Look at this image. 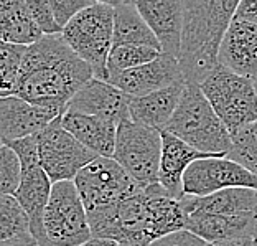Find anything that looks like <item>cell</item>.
I'll return each instance as SVG.
<instances>
[{
    "label": "cell",
    "mask_w": 257,
    "mask_h": 246,
    "mask_svg": "<svg viewBox=\"0 0 257 246\" xmlns=\"http://www.w3.org/2000/svg\"><path fill=\"white\" fill-rule=\"evenodd\" d=\"M91 78H94L91 64L61 33H50L27 48L14 95L64 114L71 98Z\"/></svg>",
    "instance_id": "1"
},
{
    "label": "cell",
    "mask_w": 257,
    "mask_h": 246,
    "mask_svg": "<svg viewBox=\"0 0 257 246\" xmlns=\"http://www.w3.org/2000/svg\"><path fill=\"white\" fill-rule=\"evenodd\" d=\"M94 238H110L149 246L168 233L186 228V213L180 198L160 184H152L112 207L87 213Z\"/></svg>",
    "instance_id": "2"
},
{
    "label": "cell",
    "mask_w": 257,
    "mask_h": 246,
    "mask_svg": "<svg viewBox=\"0 0 257 246\" xmlns=\"http://www.w3.org/2000/svg\"><path fill=\"white\" fill-rule=\"evenodd\" d=\"M163 131L211 155H227L232 145L229 129L204 96L201 86L195 83H186L178 108Z\"/></svg>",
    "instance_id": "3"
},
{
    "label": "cell",
    "mask_w": 257,
    "mask_h": 246,
    "mask_svg": "<svg viewBox=\"0 0 257 246\" xmlns=\"http://www.w3.org/2000/svg\"><path fill=\"white\" fill-rule=\"evenodd\" d=\"M200 86L231 134L257 121L255 78L237 74L218 63Z\"/></svg>",
    "instance_id": "4"
},
{
    "label": "cell",
    "mask_w": 257,
    "mask_h": 246,
    "mask_svg": "<svg viewBox=\"0 0 257 246\" xmlns=\"http://www.w3.org/2000/svg\"><path fill=\"white\" fill-rule=\"evenodd\" d=\"M61 35L76 53L91 64L96 78L107 81V60L114 45V7L91 5L69 20Z\"/></svg>",
    "instance_id": "5"
},
{
    "label": "cell",
    "mask_w": 257,
    "mask_h": 246,
    "mask_svg": "<svg viewBox=\"0 0 257 246\" xmlns=\"http://www.w3.org/2000/svg\"><path fill=\"white\" fill-rule=\"evenodd\" d=\"M43 226L51 246H81L92 238L87 210L74 180L53 184Z\"/></svg>",
    "instance_id": "6"
},
{
    "label": "cell",
    "mask_w": 257,
    "mask_h": 246,
    "mask_svg": "<svg viewBox=\"0 0 257 246\" xmlns=\"http://www.w3.org/2000/svg\"><path fill=\"white\" fill-rule=\"evenodd\" d=\"M162 129L127 119L117 127L114 159L144 187L159 184L162 162Z\"/></svg>",
    "instance_id": "7"
},
{
    "label": "cell",
    "mask_w": 257,
    "mask_h": 246,
    "mask_svg": "<svg viewBox=\"0 0 257 246\" xmlns=\"http://www.w3.org/2000/svg\"><path fill=\"white\" fill-rule=\"evenodd\" d=\"M87 213L112 207L144 189L114 157H97L74 179Z\"/></svg>",
    "instance_id": "8"
},
{
    "label": "cell",
    "mask_w": 257,
    "mask_h": 246,
    "mask_svg": "<svg viewBox=\"0 0 257 246\" xmlns=\"http://www.w3.org/2000/svg\"><path fill=\"white\" fill-rule=\"evenodd\" d=\"M61 118H56L37 134L40 162L53 184L74 180L87 163L99 157L63 126Z\"/></svg>",
    "instance_id": "9"
},
{
    "label": "cell",
    "mask_w": 257,
    "mask_h": 246,
    "mask_svg": "<svg viewBox=\"0 0 257 246\" xmlns=\"http://www.w3.org/2000/svg\"><path fill=\"white\" fill-rule=\"evenodd\" d=\"M231 187L257 190V175L227 155L201 157L186 169L183 177V195L204 197Z\"/></svg>",
    "instance_id": "10"
},
{
    "label": "cell",
    "mask_w": 257,
    "mask_h": 246,
    "mask_svg": "<svg viewBox=\"0 0 257 246\" xmlns=\"http://www.w3.org/2000/svg\"><path fill=\"white\" fill-rule=\"evenodd\" d=\"M107 81L127 93L128 96L136 98L173 85L186 83V78L178 58L162 53L150 63L109 74Z\"/></svg>",
    "instance_id": "11"
},
{
    "label": "cell",
    "mask_w": 257,
    "mask_h": 246,
    "mask_svg": "<svg viewBox=\"0 0 257 246\" xmlns=\"http://www.w3.org/2000/svg\"><path fill=\"white\" fill-rule=\"evenodd\" d=\"M131 99L127 93L106 79L91 78L68 103L66 111L83 113L120 124L131 119Z\"/></svg>",
    "instance_id": "12"
},
{
    "label": "cell",
    "mask_w": 257,
    "mask_h": 246,
    "mask_svg": "<svg viewBox=\"0 0 257 246\" xmlns=\"http://www.w3.org/2000/svg\"><path fill=\"white\" fill-rule=\"evenodd\" d=\"M63 116L58 109L33 104L15 95L0 99V137L2 144H10L17 139L35 136L40 131Z\"/></svg>",
    "instance_id": "13"
},
{
    "label": "cell",
    "mask_w": 257,
    "mask_h": 246,
    "mask_svg": "<svg viewBox=\"0 0 257 246\" xmlns=\"http://www.w3.org/2000/svg\"><path fill=\"white\" fill-rule=\"evenodd\" d=\"M136 5L159 38L163 53L180 58L185 25V0H137Z\"/></svg>",
    "instance_id": "14"
},
{
    "label": "cell",
    "mask_w": 257,
    "mask_h": 246,
    "mask_svg": "<svg viewBox=\"0 0 257 246\" xmlns=\"http://www.w3.org/2000/svg\"><path fill=\"white\" fill-rule=\"evenodd\" d=\"M218 63L237 74L257 78V23L232 19L221 40Z\"/></svg>",
    "instance_id": "15"
},
{
    "label": "cell",
    "mask_w": 257,
    "mask_h": 246,
    "mask_svg": "<svg viewBox=\"0 0 257 246\" xmlns=\"http://www.w3.org/2000/svg\"><path fill=\"white\" fill-rule=\"evenodd\" d=\"M22 182L14 195L30 216L32 233L35 238L42 243V246H51L45 233L43 218L51 197V190H53V180L45 172L42 162L22 166Z\"/></svg>",
    "instance_id": "16"
},
{
    "label": "cell",
    "mask_w": 257,
    "mask_h": 246,
    "mask_svg": "<svg viewBox=\"0 0 257 246\" xmlns=\"http://www.w3.org/2000/svg\"><path fill=\"white\" fill-rule=\"evenodd\" d=\"M162 162H160V174L159 184L165 189L172 197L182 198L183 197V177L186 169L195 160L201 157L211 155L191 147L185 140L173 136L172 132L162 129Z\"/></svg>",
    "instance_id": "17"
},
{
    "label": "cell",
    "mask_w": 257,
    "mask_h": 246,
    "mask_svg": "<svg viewBox=\"0 0 257 246\" xmlns=\"http://www.w3.org/2000/svg\"><path fill=\"white\" fill-rule=\"evenodd\" d=\"M257 213L250 215H213L186 213V230L196 233L209 243L236 238H254Z\"/></svg>",
    "instance_id": "18"
},
{
    "label": "cell",
    "mask_w": 257,
    "mask_h": 246,
    "mask_svg": "<svg viewBox=\"0 0 257 246\" xmlns=\"http://www.w3.org/2000/svg\"><path fill=\"white\" fill-rule=\"evenodd\" d=\"M185 213L201 212L213 215H250L257 213V190L247 187H231L211 195H183Z\"/></svg>",
    "instance_id": "19"
},
{
    "label": "cell",
    "mask_w": 257,
    "mask_h": 246,
    "mask_svg": "<svg viewBox=\"0 0 257 246\" xmlns=\"http://www.w3.org/2000/svg\"><path fill=\"white\" fill-rule=\"evenodd\" d=\"M63 126L99 157H112L117 139V124L96 116L66 111L63 114Z\"/></svg>",
    "instance_id": "20"
},
{
    "label": "cell",
    "mask_w": 257,
    "mask_h": 246,
    "mask_svg": "<svg viewBox=\"0 0 257 246\" xmlns=\"http://www.w3.org/2000/svg\"><path fill=\"white\" fill-rule=\"evenodd\" d=\"M186 83L173 85L163 90L131 99V119L139 124L163 129L178 108Z\"/></svg>",
    "instance_id": "21"
},
{
    "label": "cell",
    "mask_w": 257,
    "mask_h": 246,
    "mask_svg": "<svg viewBox=\"0 0 257 246\" xmlns=\"http://www.w3.org/2000/svg\"><path fill=\"white\" fill-rule=\"evenodd\" d=\"M43 30L23 0H0V38L2 42L30 46L43 38Z\"/></svg>",
    "instance_id": "22"
},
{
    "label": "cell",
    "mask_w": 257,
    "mask_h": 246,
    "mask_svg": "<svg viewBox=\"0 0 257 246\" xmlns=\"http://www.w3.org/2000/svg\"><path fill=\"white\" fill-rule=\"evenodd\" d=\"M147 45L162 50V45L134 2L114 7V45ZM163 53V51H162Z\"/></svg>",
    "instance_id": "23"
},
{
    "label": "cell",
    "mask_w": 257,
    "mask_h": 246,
    "mask_svg": "<svg viewBox=\"0 0 257 246\" xmlns=\"http://www.w3.org/2000/svg\"><path fill=\"white\" fill-rule=\"evenodd\" d=\"M162 55V50L147 45H117L112 46L107 60L109 74L124 71V69L137 68L140 64L154 61ZM109 78V76H107Z\"/></svg>",
    "instance_id": "24"
},
{
    "label": "cell",
    "mask_w": 257,
    "mask_h": 246,
    "mask_svg": "<svg viewBox=\"0 0 257 246\" xmlns=\"http://www.w3.org/2000/svg\"><path fill=\"white\" fill-rule=\"evenodd\" d=\"M32 231L30 216L17 200L15 195H0V239L14 238Z\"/></svg>",
    "instance_id": "25"
},
{
    "label": "cell",
    "mask_w": 257,
    "mask_h": 246,
    "mask_svg": "<svg viewBox=\"0 0 257 246\" xmlns=\"http://www.w3.org/2000/svg\"><path fill=\"white\" fill-rule=\"evenodd\" d=\"M28 46L15 45L9 42L0 43V95L12 96L19 79L23 58Z\"/></svg>",
    "instance_id": "26"
},
{
    "label": "cell",
    "mask_w": 257,
    "mask_h": 246,
    "mask_svg": "<svg viewBox=\"0 0 257 246\" xmlns=\"http://www.w3.org/2000/svg\"><path fill=\"white\" fill-rule=\"evenodd\" d=\"M227 157L257 175V121L232 134V145Z\"/></svg>",
    "instance_id": "27"
},
{
    "label": "cell",
    "mask_w": 257,
    "mask_h": 246,
    "mask_svg": "<svg viewBox=\"0 0 257 246\" xmlns=\"http://www.w3.org/2000/svg\"><path fill=\"white\" fill-rule=\"evenodd\" d=\"M22 162L17 152L7 144L0 147V193L14 195L22 182Z\"/></svg>",
    "instance_id": "28"
},
{
    "label": "cell",
    "mask_w": 257,
    "mask_h": 246,
    "mask_svg": "<svg viewBox=\"0 0 257 246\" xmlns=\"http://www.w3.org/2000/svg\"><path fill=\"white\" fill-rule=\"evenodd\" d=\"M23 2H25L27 9L30 10L32 17L40 25V28H42L45 35L63 32V28L58 25V22L53 15L50 0H23Z\"/></svg>",
    "instance_id": "29"
},
{
    "label": "cell",
    "mask_w": 257,
    "mask_h": 246,
    "mask_svg": "<svg viewBox=\"0 0 257 246\" xmlns=\"http://www.w3.org/2000/svg\"><path fill=\"white\" fill-rule=\"evenodd\" d=\"M94 4H97L96 0H50L53 15L61 28L66 27L69 20L74 19L79 12H83Z\"/></svg>",
    "instance_id": "30"
},
{
    "label": "cell",
    "mask_w": 257,
    "mask_h": 246,
    "mask_svg": "<svg viewBox=\"0 0 257 246\" xmlns=\"http://www.w3.org/2000/svg\"><path fill=\"white\" fill-rule=\"evenodd\" d=\"M149 246H214V244L206 241L201 236H198L196 233L183 228V230L168 233V235L155 239Z\"/></svg>",
    "instance_id": "31"
},
{
    "label": "cell",
    "mask_w": 257,
    "mask_h": 246,
    "mask_svg": "<svg viewBox=\"0 0 257 246\" xmlns=\"http://www.w3.org/2000/svg\"><path fill=\"white\" fill-rule=\"evenodd\" d=\"M234 19L257 23V0H241V4H239V7L236 10Z\"/></svg>",
    "instance_id": "32"
},
{
    "label": "cell",
    "mask_w": 257,
    "mask_h": 246,
    "mask_svg": "<svg viewBox=\"0 0 257 246\" xmlns=\"http://www.w3.org/2000/svg\"><path fill=\"white\" fill-rule=\"evenodd\" d=\"M0 246H42V243L38 241L32 231L22 233V235H17L14 238L9 239H2Z\"/></svg>",
    "instance_id": "33"
},
{
    "label": "cell",
    "mask_w": 257,
    "mask_h": 246,
    "mask_svg": "<svg viewBox=\"0 0 257 246\" xmlns=\"http://www.w3.org/2000/svg\"><path fill=\"white\" fill-rule=\"evenodd\" d=\"M81 246H139V244L117 241V239H110V238H94V236H92L89 241L81 244Z\"/></svg>",
    "instance_id": "34"
},
{
    "label": "cell",
    "mask_w": 257,
    "mask_h": 246,
    "mask_svg": "<svg viewBox=\"0 0 257 246\" xmlns=\"http://www.w3.org/2000/svg\"><path fill=\"white\" fill-rule=\"evenodd\" d=\"M214 246H255V238H236L226 239V241H218Z\"/></svg>",
    "instance_id": "35"
},
{
    "label": "cell",
    "mask_w": 257,
    "mask_h": 246,
    "mask_svg": "<svg viewBox=\"0 0 257 246\" xmlns=\"http://www.w3.org/2000/svg\"><path fill=\"white\" fill-rule=\"evenodd\" d=\"M97 4H106V5H110V7H117L122 2H125V0H96Z\"/></svg>",
    "instance_id": "36"
},
{
    "label": "cell",
    "mask_w": 257,
    "mask_h": 246,
    "mask_svg": "<svg viewBox=\"0 0 257 246\" xmlns=\"http://www.w3.org/2000/svg\"><path fill=\"white\" fill-rule=\"evenodd\" d=\"M254 238H255V241H257V221H255V235H254Z\"/></svg>",
    "instance_id": "37"
},
{
    "label": "cell",
    "mask_w": 257,
    "mask_h": 246,
    "mask_svg": "<svg viewBox=\"0 0 257 246\" xmlns=\"http://www.w3.org/2000/svg\"><path fill=\"white\" fill-rule=\"evenodd\" d=\"M128 2H134V4H136V2H137V0H128Z\"/></svg>",
    "instance_id": "38"
},
{
    "label": "cell",
    "mask_w": 257,
    "mask_h": 246,
    "mask_svg": "<svg viewBox=\"0 0 257 246\" xmlns=\"http://www.w3.org/2000/svg\"><path fill=\"white\" fill-rule=\"evenodd\" d=\"M255 86H257V78H255Z\"/></svg>",
    "instance_id": "39"
},
{
    "label": "cell",
    "mask_w": 257,
    "mask_h": 246,
    "mask_svg": "<svg viewBox=\"0 0 257 246\" xmlns=\"http://www.w3.org/2000/svg\"><path fill=\"white\" fill-rule=\"evenodd\" d=\"M255 246H257V241H255Z\"/></svg>",
    "instance_id": "40"
}]
</instances>
